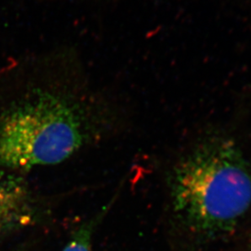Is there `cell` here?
Instances as JSON below:
<instances>
[{
    "label": "cell",
    "instance_id": "3",
    "mask_svg": "<svg viewBox=\"0 0 251 251\" xmlns=\"http://www.w3.org/2000/svg\"><path fill=\"white\" fill-rule=\"evenodd\" d=\"M46 205L19 174L0 168V237L31 227L45 218Z\"/></svg>",
    "mask_w": 251,
    "mask_h": 251
},
{
    "label": "cell",
    "instance_id": "1",
    "mask_svg": "<svg viewBox=\"0 0 251 251\" xmlns=\"http://www.w3.org/2000/svg\"><path fill=\"white\" fill-rule=\"evenodd\" d=\"M118 123L114 107L80 86L36 82L0 114V167L20 172L60 164Z\"/></svg>",
    "mask_w": 251,
    "mask_h": 251
},
{
    "label": "cell",
    "instance_id": "5",
    "mask_svg": "<svg viewBox=\"0 0 251 251\" xmlns=\"http://www.w3.org/2000/svg\"></svg>",
    "mask_w": 251,
    "mask_h": 251
},
{
    "label": "cell",
    "instance_id": "2",
    "mask_svg": "<svg viewBox=\"0 0 251 251\" xmlns=\"http://www.w3.org/2000/svg\"><path fill=\"white\" fill-rule=\"evenodd\" d=\"M173 211L207 237L234 229L251 205V175L237 148L217 140L198 148L174 170Z\"/></svg>",
    "mask_w": 251,
    "mask_h": 251
},
{
    "label": "cell",
    "instance_id": "4",
    "mask_svg": "<svg viewBox=\"0 0 251 251\" xmlns=\"http://www.w3.org/2000/svg\"><path fill=\"white\" fill-rule=\"evenodd\" d=\"M118 195L119 193L114 196L106 205L95 213L92 217L88 218L80 224L79 226L73 232L62 251H92L93 235L98 226L111 210L112 206L118 198Z\"/></svg>",
    "mask_w": 251,
    "mask_h": 251
}]
</instances>
